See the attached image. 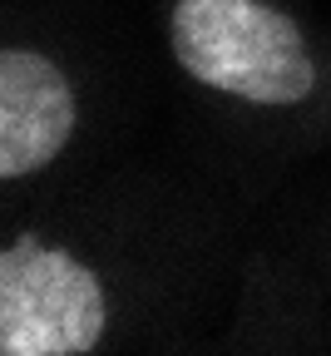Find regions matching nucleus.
<instances>
[{"label":"nucleus","mask_w":331,"mask_h":356,"mask_svg":"<svg viewBox=\"0 0 331 356\" xmlns=\"http://www.w3.org/2000/svg\"><path fill=\"white\" fill-rule=\"evenodd\" d=\"M168 44L193 79L252 104H302L316 89L297 20L262 0H178Z\"/></svg>","instance_id":"1"},{"label":"nucleus","mask_w":331,"mask_h":356,"mask_svg":"<svg viewBox=\"0 0 331 356\" xmlns=\"http://www.w3.org/2000/svg\"><path fill=\"white\" fill-rule=\"evenodd\" d=\"M104 337V287L35 233L0 248V356H74Z\"/></svg>","instance_id":"2"},{"label":"nucleus","mask_w":331,"mask_h":356,"mask_svg":"<svg viewBox=\"0 0 331 356\" xmlns=\"http://www.w3.org/2000/svg\"><path fill=\"white\" fill-rule=\"evenodd\" d=\"M70 79L35 50H0V178H25L70 144Z\"/></svg>","instance_id":"3"}]
</instances>
